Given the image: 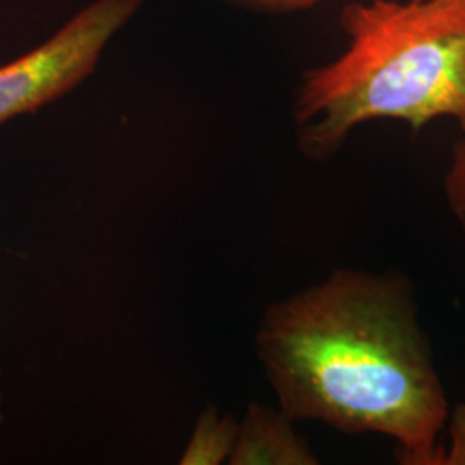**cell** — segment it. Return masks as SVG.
Listing matches in <instances>:
<instances>
[{
  "mask_svg": "<svg viewBox=\"0 0 465 465\" xmlns=\"http://www.w3.org/2000/svg\"><path fill=\"white\" fill-rule=\"evenodd\" d=\"M450 209L465 230V140L453 147L451 164L445 176Z\"/></svg>",
  "mask_w": 465,
  "mask_h": 465,
  "instance_id": "8992f818",
  "label": "cell"
},
{
  "mask_svg": "<svg viewBox=\"0 0 465 465\" xmlns=\"http://www.w3.org/2000/svg\"><path fill=\"white\" fill-rule=\"evenodd\" d=\"M295 420L264 403L252 401L242 422L230 465H316V453L293 428Z\"/></svg>",
  "mask_w": 465,
  "mask_h": 465,
  "instance_id": "277c9868",
  "label": "cell"
},
{
  "mask_svg": "<svg viewBox=\"0 0 465 465\" xmlns=\"http://www.w3.org/2000/svg\"><path fill=\"white\" fill-rule=\"evenodd\" d=\"M255 351L295 422L388 436L403 464L440 465L449 400L407 278L334 269L267 307Z\"/></svg>",
  "mask_w": 465,
  "mask_h": 465,
  "instance_id": "6da1fadb",
  "label": "cell"
},
{
  "mask_svg": "<svg viewBox=\"0 0 465 465\" xmlns=\"http://www.w3.org/2000/svg\"><path fill=\"white\" fill-rule=\"evenodd\" d=\"M147 0H95L40 47L0 66V124L34 114L95 71L102 50Z\"/></svg>",
  "mask_w": 465,
  "mask_h": 465,
  "instance_id": "3957f363",
  "label": "cell"
},
{
  "mask_svg": "<svg viewBox=\"0 0 465 465\" xmlns=\"http://www.w3.org/2000/svg\"><path fill=\"white\" fill-rule=\"evenodd\" d=\"M5 414H4V397H2V391H0V424L4 422Z\"/></svg>",
  "mask_w": 465,
  "mask_h": 465,
  "instance_id": "9c48e42d",
  "label": "cell"
},
{
  "mask_svg": "<svg viewBox=\"0 0 465 465\" xmlns=\"http://www.w3.org/2000/svg\"><path fill=\"white\" fill-rule=\"evenodd\" d=\"M226 2L236 4L240 7H247L252 11L271 13V15H288V13L312 9L324 0H226Z\"/></svg>",
  "mask_w": 465,
  "mask_h": 465,
  "instance_id": "ba28073f",
  "label": "cell"
},
{
  "mask_svg": "<svg viewBox=\"0 0 465 465\" xmlns=\"http://www.w3.org/2000/svg\"><path fill=\"white\" fill-rule=\"evenodd\" d=\"M449 447L441 449L440 465L465 464V403H460L450 411L449 419Z\"/></svg>",
  "mask_w": 465,
  "mask_h": 465,
  "instance_id": "52a82bcc",
  "label": "cell"
},
{
  "mask_svg": "<svg viewBox=\"0 0 465 465\" xmlns=\"http://www.w3.org/2000/svg\"><path fill=\"white\" fill-rule=\"evenodd\" d=\"M238 422L232 416H221L217 407L207 405L195 422L180 464L219 465L228 462L236 441Z\"/></svg>",
  "mask_w": 465,
  "mask_h": 465,
  "instance_id": "5b68a950",
  "label": "cell"
},
{
  "mask_svg": "<svg viewBox=\"0 0 465 465\" xmlns=\"http://www.w3.org/2000/svg\"><path fill=\"white\" fill-rule=\"evenodd\" d=\"M349 47L302 76L300 150L326 159L351 130L400 119L422 130L453 117L465 134V0H371L341 11Z\"/></svg>",
  "mask_w": 465,
  "mask_h": 465,
  "instance_id": "7a4b0ae2",
  "label": "cell"
}]
</instances>
